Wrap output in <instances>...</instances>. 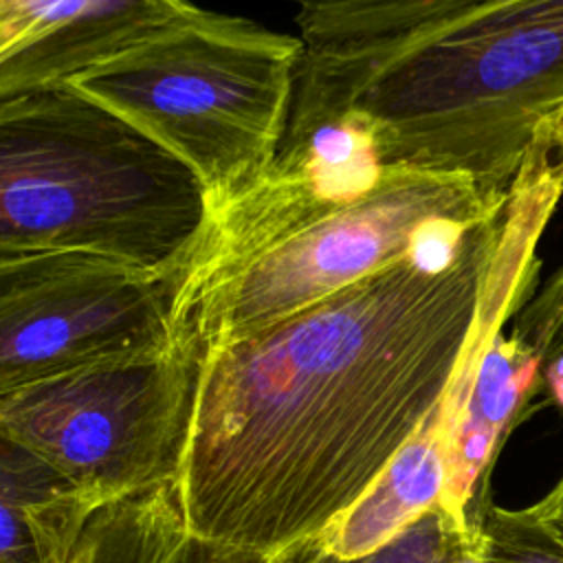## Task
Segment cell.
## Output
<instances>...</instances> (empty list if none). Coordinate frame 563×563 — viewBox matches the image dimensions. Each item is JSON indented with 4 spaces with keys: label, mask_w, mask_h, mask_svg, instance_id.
<instances>
[{
    "label": "cell",
    "mask_w": 563,
    "mask_h": 563,
    "mask_svg": "<svg viewBox=\"0 0 563 563\" xmlns=\"http://www.w3.org/2000/svg\"><path fill=\"white\" fill-rule=\"evenodd\" d=\"M561 198L563 169L537 145L457 246L205 350L178 477L187 530L277 556L350 510L530 299Z\"/></svg>",
    "instance_id": "6da1fadb"
},
{
    "label": "cell",
    "mask_w": 563,
    "mask_h": 563,
    "mask_svg": "<svg viewBox=\"0 0 563 563\" xmlns=\"http://www.w3.org/2000/svg\"><path fill=\"white\" fill-rule=\"evenodd\" d=\"M512 187V185H510ZM510 189L310 141L218 209L178 273L176 341L244 339L405 260L457 246Z\"/></svg>",
    "instance_id": "7a4b0ae2"
},
{
    "label": "cell",
    "mask_w": 563,
    "mask_h": 563,
    "mask_svg": "<svg viewBox=\"0 0 563 563\" xmlns=\"http://www.w3.org/2000/svg\"><path fill=\"white\" fill-rule=\"evenodd\" d=\"M563 103V0H495L396 37L308 48L286 147L356 128L380 165L510 189Z\"/></svg>",
    "instance_id": "3957f363"
},
{
    "label": "cell",
    "mask_w": 563,
    "mask_h": 563,
    "mask_svg": "<svg viewBox=\"0 0 563 563\" xmlns=\"http://www.w3.org/2000/svg\"><path fill=\"white\" fill-rule=\"evenodd\" d=\"M209 220L198 174L114 110L66 84L0 99V253L176 275Z\"/></svg>",
    "instance_id": "277c9868"
},
{
    "label": "cell",
    "mask_w": 563,
    "mask_h": 563,
    "mask_svg": "<svg viewBox=\"0 0 563 563\" xmlns=\"http://www.w3.org/2000/svg\"><path fill=\"white\" fill-rule=\"evenodd\" d=\"M303 55L306 42L297 35L198 7L66 86L187 163L213 216L277 161Z\"/></svg>",
    "instance_id": "5b68a950"
},
{
    "label": "cell",
    "mask_w": 563,
    "mask_h": 563,
    "mask_svg": "<svg viewBox=\"0 0 563 563\" xmlns=\"http://www.w3.org/2000/svg\"><path fill=\"white\" fill-rule=\"evenodd\" d=\"M202 352L178 341L0 391V438L31 451L95 501L178 484Z\"/></svg>",
    "instance_id": "8992f818"
},
{
    "label": "cell",
    "mask_w": 563,
    "mask_h": 563,
    "mask_svg": "<svg viewBox=\"0 0 563 563\" xmlns=\"http://www.w3.org/2000/svg\"><path fill=\"white\" fill-rule=\"evenodd\" d=\"M176 284L92 253H0V391L172 350Z\"/></svg>",
    "instance_id": "52a82bcc"
},
{
    "label": "cell",
    "mask_w": 563,
    "mask_h": 563,
    "mask_svg": "<svg viewBox=\"0 0 563 563\" xmlns=\"http://www.w3.org/2000/svg\"><path fill=\"white\" fill-rule=\"evenodd\" d=\"M196 9L189 0H0V99L70 84Z\"/></svg>",
    "instance_id": "ba28073f"
},
{
    "label": "cell",
    "mask_w": 563,
    "mask_h": 563,
    "mask_svg": "<svg viewBox=\"0 0 563 563\" xmlns=\"http://www.w3.org/2000/svg\"><path fill=\"white\" fill-rule=\"evenodd\" d=\"M541 389L539 356L504 328L486 343L466 389L444 400L446 484L440 506L468 530H479L490 506L488 475L504 438Z\"/></svg>",
    "instance_id": "9c48e42d"
},
{
    "label": "cell",
    "mask_w": 563,
    "mask_h": 563,
    "mask_svg": "<svg viewBox=\"0 0 563 563\" xmlns=\"http://www.w3.org/2000/svg\"><path fill=\"white\" fill-rule=\"evenodd\" d=\"M446 433L442 407L400 449L376 484L312 541L332 556H363L442 504Z\"/></svg>",
    "instance_id": "30bf717a"
},
{
    "label": "cell",
    "mask_w": 563,
    "mask_h": 563,
    "mask_svg": "<svg viewBox=\"0 0 563 563\" xmlns=\"http://www.w3.org/2000/svg\"><path fill=\"white\" fill-rule=\"evenodd\" d=\"M178 484L99 506L73 563H165L187 534Z\"/></svg>",
    "instance_id": "8fae6325"
},
{
    "label": "cell",
    "mask_w": 563,
    "mask_h": 563,
    "mask_svg": "<svg viewBox=\"0 0 563 563\" xmlns=\"http://www.w3.org/2000/svg\"><path fill=\"white\" fill-rule=\"evenodd\" d=\"M310 48L396 37L495 0H286Z\"/></svg>",
    "instance_id": "7c38bea8"
},
{
    "label": "cell",
    "mask_w": 563,
    "mask_h": 563,
    "mask_svg": "<svg viewBox=\"0 0 563 563\" xmlns=\"http://www.w3.org/2000/svg\"><path fill=\"white\" fill-rule=\"evenodd\" d=\"M286 554L290 563H482L479 532L455 521L442 506H435L387 543L356 559L332 556L312 539L286 550Z\"/></svg>",
    "instance_id": "4fadbf2b"
},
{
    "label": "cell",
    "mask_w": 563,
    "mask_h": 563,
    "mask_svg": "<svg viewBox=\"0 0 563 563\" xmlns=\"http://www.w3.org/2000/svg\"><path fill=\"white\" fill-rule=\"evenodd\" d=\"M508 328L539 356L543 389L563 407V262L539 282Z\"/></svg>",
    "instance_id": "5bb4252c"
},
{
    "label": "cell",
    "mask_w": 563,
    "mask_h": 563,
    "mask_svg": "<svg viewBox=\"0 0 563 563\" xmlns=\"http://www.w3.org/2000/svg\"><path fill=\"white\" fill-rule=\"evenodd\" d=\"M482 563H563V541L526 508L490 504L479 523Z\"/></svg>",
    "instance_id": "9a60e30c"
},
{
    "label": "cell",
    "mask_w": 563,
    "mask_h": 563,
    "mask_svg": "<svg viewBox=\"0 0 563 563\" xmlns=\"http://www.w3.org/2000/svg\"><path fill=\"white\" fill-rule=\"evenodd\" d=\"M165 563H282V554L268 556L255 550L187 532Z\"/></svg>",
    "instance_id": "2e32d148"
},
{
    "label": "cell",
    "mask_w": 563,
    "mask_h": 563,
    "mask_svg": "<svg viewBox=\"0 0 563 563\" xmlns=\"http://www.w3.org/2000/svg\"><path fill=\"white\" fill-rule=\"evenodd\" d=\"M530 508L563 541V471L554 486Z\"/></svg>",
    "instance_id": "e0dca14e"
},
{
    "label": "cell",
    "mask_w": 563,
    "mask_h": 563,
    "mask_svg": "<svg viewBox=\"0 0 563 563\" xmlns=\"http://www.w3.org/2000/svg\"><path fill=\"white\" fill-rule=\"evenodd\" d=\"M537 141L552 152L554 161L563 169V103L541 123Z\"/></svg>",
    "instance_id": "ac0fdd59"
},
{
    "label": "cell",
    "mask_w": 563,
    "mask_h": 563,
    "mask_svg": "<svg viewBox=\"0 0 563 563\" xmlns=\"http://www.w3.org/2000/svg\"><path fill=\"white\" fill-rule=\"evenodd\" d=\"M282 563H290V559H288L286 552H282Z\"/></svg>",
    "instance_id": "d6986e66"
}]
</instances>
